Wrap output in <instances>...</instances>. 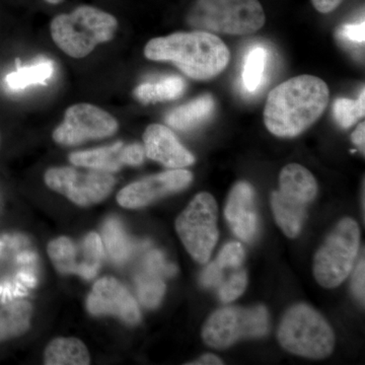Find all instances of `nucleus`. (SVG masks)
Masks as SVG:
<instances>
[{
    "mask_svg": "<svg viewBox=\"0 0 365 365\" xmlns=\"http://www.w3.org/2000/svg\"><path fill=\"white\" fill-rule=\"evenodd\" d=\"M328 102L325 81L313 76H297L269 93L264 122L274 135L297 136L319 119Z\"/></svg>",
    "mask_w": 365,
    "mask_h": 365,
    "instance_id": "obj_1",
    "label": "nucleus"
},
{
    "mask_svg": "<svg viewBox=\"0 0 365 365\" xmlns=\"http://www.w3.org/2000/svg\"><path fill=\"white\" fill-rule=\"evenodd\" d=\"M144 55L153 61L173 62L197 81L215 78L230 59L227 45L217 36L200 30L150 40L144 48Z\"/></svg>",
    "mask_w": 365,
    "mask_h": 365,
    "instance_id": "obj_2",
    "label": "nucleus"
},
{
    "mask_svg": "<svg viewBox=\"0 0 365 365\" xmlns=\"http://www.w3.org/2000/svg\"><path fill=\"white\" fill-rule=\"evenodd\" d=\"M118 28L116 18L102 9L90 6L76 7L71 14L57 16L52 21V39L73 58H83L96 46L109 42Z\"/></svg>",
    "mask_w": 365,
    "mask_h": 365,
    "instance_id": "obj_3",
    "label": "nucleus"
},
{
    "mask_svg": "<svg viewBox=\"0 0 365 365\" xmlns=\"http://www.w3.org/2000/svg\"><path fill=\"white\" fill-rule=\"evenodd\" d=\"M278 341L287 351L311 359H323L333 352L335 335L324 317L300 304L290 307L278 328Z\"/></svg>",
    "mask_w": 365,
    "mask_h": 365,
    "instance_id": "obj_4",
    "label": "nucleus"
},
{
    "mask_svg": "<svg viewBox=\"0 0 365 365\" xmlns=\"http://www.w3.org/2000/svg\"><path fill=\"white\" fill-rule=\"evenodd\" d=\"M187 21L197 30L227 35H250L265 24L258 0H196Z\"/></svg>",
    "mask_w": 365,
    "mask_h": 365,
    "instance_id": "obj_5",
    "label": "nucleus"
},
{
    "mask_svg": "<svg viewBox=\"0 0 365 365\" xmlns=\"http://www.w3.org/2000/svg\"><path fill=\"white\" fill-rule=\"evenodd\" d=\"M318 193V184L309 170L297 163L283 168L279 189L271 195V208L278 227L287 237L299 235L307 217V208Z\"/></svg>",
    "mask_w": 365,
    "mask_h": 365,
    "instance_id": "obj_6",
    "label": "nucleus"
},
{
    "mask_svg": "<svg viewBox=\"0 0 365 365\" xmlns=\"http://www.w3.org/2000/svg\"><path fill=\"white\" fill-rule=\"evenodd\" d=\"M359 227L352 218H343L327 237L314 259V275L326 288L340 285L349 276L359 253Z\"/></svg>",
    "mask_w": 365,
    "mask_h": 365,
    "instance_id": "obj_7",
    "label": "nucleus"
},
{
    "mask_svg": "<svg viewBox=\"0 0 365 365\" xmlns=\"http://www.w3.org/2000/svg\"><path fill=\"white\" fill-rule=\"evenodd\" d=\"M269 332V314L263 306L242 309L222 307L215 312L202 329V339L215 349H225L242 338H259Z\"/></svg>",
    "mask_w": 365,
    "mask_h": 365,
    "instance_id": "obj_8",
    "label": "nucleus"
},
{
    "mask_svg": "<svg viewBox=\"0 0 365 365\" xmlns=\"http://www.w3.org/2000/svg\"><path fill=\"white\" fill-rule=\"evenodd\" d=\"M176 230L192 258L205 264L218 239L217 204L213 196L203 192L194 197L178 216Z\"/></svg>",
    "mask_w": 365,
    "mask_h": 365,
    "instance_id": "obj_9",
    "label": "nucleus"
},
{
    "mask_svg": "<svg viewBox=\"0 0 365 365\" xmlns=\"http://www.w3.org/2000/svg\"><path fill=\"white\" fill-rule=\"evenodd\" d=\"M50 189L67 197L79 206H88L104 200L111 194L116 180L103 170H78L73 168H52L45 174Z\"/></svg>",
    "mask_w": 365,
    "mask_h": 365,
    "instance_id": "obj_10",
    "label": "nucleus"
},
{
    "mask_svg": "<svg viewBox=\"0 0 365 365\" xmlns=\"http://www.w3.org/2000/svg\"><path fill=\"white\" fill-rule=\"evenodd\" d=\"M117 130V120L111 114L93 105L78 104L66 110L63 122L53 132V139L61 145H78L112 136Z\"/></svg>",
    "mask_w": 365,
    "mask_h": 365,
    "instance_id": "obj_11",
    "label": "nucleus"
},
{
    "mask_svg": "<svg viewBox=\"0 0 365 365\" xmlns=\"http://www.w3.org/2000/svg\"><path fill=\"white\" fill-rule=\"evenodd\" d=\"M48 254L60 273L78 274L86 279L97 275L104 258V244L96 232H91L79 246L66 237L53 240Z\"/></svg>",
    "mask_w": 365,
    "mask_h": 365,
    "instance_id": "obj_12",
    "label": "nucleus"
},
{
    "mask_svg": "<svg viewBox=\"0 0 365 365\" xmlns=\"http://www.w3.org/2000/svg\"><path fill=\"white\" fill-rule=\"evenodd\" d=\"M192 173L187 170L173 169L131 182L118 193L117 201L122 207H145L158 199L176 193L191 184Z\"/></svg>",
    "mask_w": 365,
    "mask_h": 365,
    "instance_id": "obj_13",
    "label": "nucleus"
},
{
    "mask_svg": "<svg viewBox=\"0 0 365 365\" xmlns=\"http://www.w3.org/2000/svg\"><path fill=\"white\" fill-rule=\"evenodd\" d=\"M86 307L93 316H114L128 325L140 321L136 300L126 287L113 277H104L93 285Z\"/></svg>",
    "mask_w": 365,
    "mask_h": 365,
    "instance_id": "obj_14",
    "label": "nucleus"
},
{
    "mask_svg": "<svg viewBox=\"0 0 365 365\" xmlns=\"http://www.w3.org/2000/svg\"><path fill=\"white\" fill-rule=\"evenodd\" d=\"M144 151L150 160L170 169H182L195 162V158L178 140L169 127L153 124L143 134Z\"/></svg>",
    "mask_w": 365,
    "mask_h": 365,
    "instance_id": "obj_15",
    "label": "nucleus"
},
{
    "mask_svg": "<svg viewBox=\"0 0 365 365\" xmlns=\"http://www.w3.org/2000/svg\"><path fill=\"white\" fill-rule=\"evenodd\" d=\"M225 215L230 230L240 240L253 241L258 232V215L255 207L254 189L249 182H237L232 188Z\"/></svg>",
    "mask_w": 365,
    "mask_h": 365,
    "instance_id": "obj_16",
    "label": "nucleus"
},
{
    "mask_svg": "<svg viewBox=\"0 0 365 365\" xmlns=\"http://www.w3.org/2000/svg\"><path fill=\"white\" fill-rule=\"evenodd\" d=\"M175 273L174 266L170 265L158 251L148 255L143 271L136 276L137 294L144 307L155 309L162 302L165 285L162 275Z\"/></svg>",
    "mask_w": 365,
    "mask_h": 365,
    "instance_id": "obj_17",
    "label": "nucleus"
},
{
    "mask_svg": "<svg viewBox=\"0 0 365 365\" xmlns=\"http://www.w3.org/2000/svg\"><path fill=\"white\" fill-rule=\"evenodd\" d=\"M123 143H117L97 150L78 151L69 155L72 165L86 169L114 173L124 167Z\"/></svg>",
    "mask_w": 365,
    "mask_h": 365,
    "instance_id": "obj_18",
    "label": "nucleus"
},
{
    "mask_svg": "<svg viewBox=\"0 0 365 365\" xmlns=\"http://www.w3.org/2000/svg\"><path fill=\"white\" fill-rule=\"evenodd\" d=\"M215 100L211 96H202L170 111L165 121L177 130H190L207 121L215 112Z\"/></svg>",
    "mask_w": 365,
    "mask_h": 365,
    "instance_id": "obj_19",
    "label": "nucleus"
},
{
    "mask_svg": "<svg viewBox=\"0 0 365 365\" xmlns=\"http://www.w3.org/2000/svg\"><path fill=\"white\" fill-rule=\"evenodd\" d=\"M32 316V304L26 300H14L0 307V342L25 334Z\"/></svg>",
    "mask_w": 365,
    "mask_h": 365,
    "instance_id": "obj_20",
    "label": "nucleus"
},
{
    "mask_svg": "<svg viewBox=\"0 0 365 365\" xmlns=\"http://www.w3.org/2000/svg\"><path fill=\"white\" fill-rule=\"evenodd\" d=\"M45 364L88 365L91 364L88 348L76 338H57L46 347Z\"/></svg>",
    "mask_w": 365,
    "mask_h": 365,
    "instance_id": "obj_21",
    "label": "nucleus"
},
{
    "mask_svg": "<svg viewBox=\"0 0 365 365\" xmlns=\"http://www.w3.org/2000/svg\"><path fill=\"white\" fill-rule=\"evenodd\" d=\"M54 71L52 60L40 58L30 66H19L16 71L7 74L6 83L9 90H25L30 86L45 85L48 79L52 78Z\"/></svg>",
    "mask_w": 365,
    "mask_h": 365,
    "instance_id": "obj_22",
    "label": "nucleus"
},
{
    "mask_svg": "<svg viewBox=\"0 0 365 365\" xmlns=\"http://www.w3.org/2000/svg\"><path fill=\"white\" fill-rule=\"evenodd\" d=\"M186 83L180 76H168L155 81L139 85L134 91V96L143 104L176 100L184 93Z\"/></svg>",
    "mask_w": 365,
    "mask_h": 365,
    "instance_id": "obj_23",
    "label": "nucleus"
},
{
    "mask_svg": "<svg viewBox=\"0 0 365 365\" xmlns=\"http://www.w3.org/2000/svg\"><path fill=\"white\" fill-rule=\"evenodd\" d=\"M269 61V51L263 46H255L245 60L242 86L247 93H254L263 85Z\"/></svg>",
    "mask_w": 365,
    "mask_h": 365,
    "instance_id": "obj_24",
    "label": "nucleus"
},
{
    "mask_svg": "<svg viewBox=\"0 0 365 365\" xmlns=\"http://www.w3.org/2000/svg\"><path fill=\"white\" fill-rule=\"evenodd\" d=\"M106 249L113 261L123 263L130 257L133 246L125 234L121 223L115 218H110L103 228Z\"/></svg>",
    "mask_w": 365,
    "mask_h": 365,
    "instance_id": "obj_25",
    "label": "nucleus"
},
{
    "mask_svg": "<svg viewBox=\"0 0 365 365\" xmlns=\"http://www.w3.org/2000/svg\"><path fill=\"white\" fill-rule=\"evenodd\" d=\"M365 93L362 88L361 93L356 101L349 98H338L334 104V115L336 120L343 128H349L357 120L364 117Z\"/></svg>",
    "mask_w": 365,
    "mask_h": 365,
    "instance_id": "obj_26",
    "label": "nucleus"
},
{
    "mask_svg": "<svg viewBox=\"0 0 365 365\" xmlns=\"http://www.w3.org/2000/svg\"><path fill=\"white\" fill-rule=\"evenodd\" d=\"M247 273L244 269L237 268L227 280H223L218 287V295L223 302H234L244 294L247 287Z\"/></svg>",
    "mask_w": 365,
    "mask_h": 365,
    "instance_id": "obj_27",
    "label": "nucleus"
},
{
    "mask_svg": "<svg viewBox=\"0 0 365 365\" xmlns=\"http://www.w3.org/2000/svg\"><path fill=\"white\" fill-rule=\"evenodd\" d=\"M245 259V250L240 242H228L218 254L216 263L220 268L230 269L241 267Z\"/></svg>",
    "mask_w": 365,
    "mask_h": 365,
    "instance_id": "obj_28",
    "label": "nucleus"
},
{
    "mask_svg": "<svg viewBox=\"0 0 365 365\" xmlns=\"http://www.w3.org/2000/svg\"><path fill=\"white\" fill-rule=\"evenodd\" d=\"M338 37L346 43L351 44H364L365 40L364 21L359 24H348L341 26L338 30Z\"/></svg>",
    "mask_w": 365,
    "mask_h": 365,
    "instance_id": "obj_29",
    "label": "nucleus"
},
{
    "mask_svg": "<svg viewBox=\"0 0 365 365\" xmlns=\"http://www.w3.org/2000/svg\"><path fill=\"white\" fill-rule=\"evenodd\" d=\"M222 270L216 262L209 264L207 267L204 269L203 273L201 274L200 282L204 287L216 288L220 287L223 281Z\"/></svg>",
    "mask_w": 365,
    "mask_h": 365,
    "instance_id": "obj_30",
    "label": "nucleus"
},
{
    "mask_svg": "<svg viewBox=\"0 0 365 365\" xmlns=\"http://www.w3.org/2000/svg\"><path fill=\"white\" fill-rule=\"evenodd\" d=\"M352 292L359 302L364 304L365 300V264L364 259L359 262L355 269L351 282Z\"/></svg>",
    "mask_w": 365,
    "mask_h": 365,
    "instance_id": "obj_31",
    "label": "nucleus"
},
{
    "mask_svg": "<svg viewBox=\"0 0 365 365\" xmlns=\"http://www.w3.org/2000/svg\"><path fill=\"white\" fill-rule=\"evenodd\" d=\"M144 158H145V151H144V148L140 144L133 143L125 145V165L137 167V165H140L143 163Z\"/></svg>",
    "mask_w": 365,
    "mask_h": 365,
    "instance_id": "obj_32",
    "label": "nucleus"
},
{
    "mask_svg": "<svg viewBox=\"0 0 365 365\" xmlns=\"http://www.w3.org/2000/svg\"><path fill=\"white\" fill-rule=\"evenodd\" d=\"M343 0H313L314 6L322 14H328L340 6Z\"/></svg>",
    "mask_w": 365,
    "mask_h": 365,
    "instance_id": "obj_33",
    "label": "nucleus"
},
{
    "mask_svg": "<svg viewBox=\"0 0 365 365\" xmlns=\"http://www.w3.org/2000/svg\"><path fill=\"white\" fill-rule=\"evenodd\" d=\"M352 141L355 145L359 146L360 150L364 153V148H365V124L364 122H362L361 124H359L357 126V128L355 129V131L353 132Z\"/></svg>",
    "mask_w": 365,
    "mask_h": 365,
    "instance_id": "obj_34",
    "label": "nucleus"
},
{
    "mask_svg": "<svg viewBox=\"0 0 365 365\" xmlns=\"http://www.w3.org/2000/svg\"><path fill=\"white\" fill-rule=\"evenodd\" d=\"M222 360L220 357L216 356L213 354H205L203 355L201 359H197L196 361L190 362L188 364L191 365H220L222 364Z\"/></svg>",
    "mask_w": 365,
    "mask_h": 365,
    "instance_id": "obj_35",
    "label": "nucleus"
},
{
    "mask_svg": "<svg viewBox=\"0 0 365 365\" xmlns=\"http://www.w3.org/2000/svg\"><path fill=\"white\" fill-rule=\"evenodd\" d=\"M45 1H47L48 4H61V2L63 1V0H45Z\"/></svg>",
    "mask_w": 365,
    "mask_h": 365,
    "instance_id": "obj_36",
    "label": "nucleus"
}]
</instances>
